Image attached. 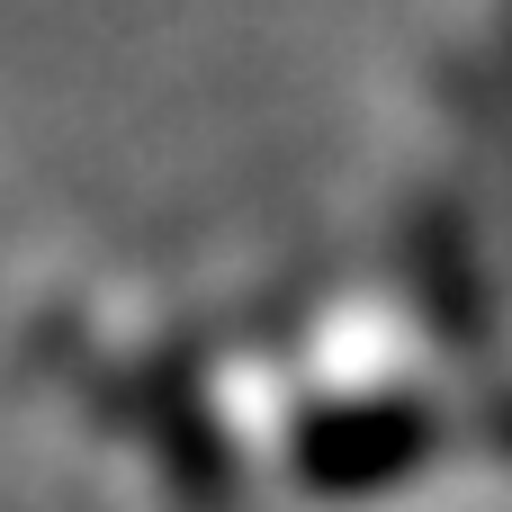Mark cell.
Instances as JSON below:
<instances>
[{"label":"cell","mask_w":512,"mask_h":512,"mask_svg":"<svg viewBox=\"0 0 512 512\" xmlns=\"http://www.w3.org/2000/svg\"><path fill=\"white\" fill-rule=\"evenodd\" d=\"M117 414L153 441L171 495L189 512H243V459H234V441H225V423L207 405V378L189 360H153L144 378H126Z\"/></svg>","instance_id":"obj_2"},{"label":"cell","mask_w":512,"mask_h":512,"mask_svg":"<svg viewBox=\"0 0 512 512\" xmlns=\"http://www.w3.org/2000/svg\"><path fill=\"white\" fill-rule=\"evenodd\" d=\"M450 423L432 396H333V405H306L288 423V477L324 504H360V495H387V486H414L432 459H441Z\"/></svg>","instance_id":"obj_1"},{"label":"cell","mask_w":512,"mask_h":512,"mask_svg":"<svg viewBox=\"0 0 512 512\" xmlns=\"http://www.w3.org/2000/svg\"><path fill=\"white\" fill-rule=\"evenodd\" d=\"M477 441H486L495 459H512V378H504V387H486V405H477Z\"/></svg>","instance_id":"obj_4"},{"label":"cell","mask_w":512,"mask_h":512,"mask_svg":"<svg viewBox=\"0 0 512 512\" xmlns=\"http://www.w3.org/2000/svg\"><path fill=\"white\" fill-rule=\"evenodd\" d=\"M414 288H423V315H432V333L450 351H495V297L477 279V252L450 225H432L414 243Z\"/></svg>","instance_id":"obj_3"}]
</instances>
